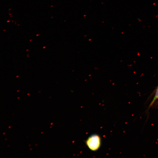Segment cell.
Listing matches in <instances>:
<instances>
[{"mask_svg":"<svg viewBox=\"0 0 158 158\" xmlns=\"http://www.w3.org/2000/svg\"><path fill=\"white\" fill-rule=\"evenodd\" d=\"M85 142L87 146L90 150L92 151H96L101 146V138L98 135H92L87 138Z\"/></svg>","mask_w":158,"mask_h":158,"instance_id":"6da1fadb","label":"cell"},{"mask_svg":"<svg viewBox=\"0 0 158 158\" xmlns=\"http://www.w3.org/2000/svg\"><path fill=\"white\" fill-rule=\"evenodd\" d=\"M158 100V86L157 87L155 91L154 96L150 104L149 107H150L154 104V103L157 101Z\"/></svg>","mask_w":158,"mask_h":158,"instance_id":"7a4b0ae2","label":"cell"}]
</instances>
